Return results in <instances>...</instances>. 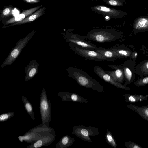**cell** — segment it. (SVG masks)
Returning <instances> with one entry per match:
<instances>
[{
    "instance_id": "obj_15",
    "label": "cell",
    "mask_w": 148,
    "mask_h": 148,
    "mask_svg": "<svg viewBox=\"0 0 148 148\" xmlns=\"http://www.w3.org/2000/svg\"><path fill=\"white\" fill-rule=\"evenodd\" d=\"M95 51L106 58L108 61L114 62L116 59L122 58L111 48H98Z\"/></svg>"
},
{
    "instance_id": "obj_25",
    "label": "cell",
    "mask_w": 148,
    "mask_h": 148,
    "mask_svg": "<svg viewBox=\"0 0 148 148\" xmlns=\"http://www.w3.org/2000/svg\"><path fill=\"white\" fill-rule=\"evenodd\" d=\"M105 3L109 5L116 7L123 6V2L121 0H103Z\"/></svg>"
},
{
    "instance_id": "obj_9",
    "label": "cell",
    "mask_w": 148,
    "mask_h": 148,
    "mask_svg": "<svg viewBox=\"0 0 148 148\" xmlns=\"http://www.w3.org/2000/svg\"><path fill=\"white\" fill-rule=\"evenodd\" d=\"M94 71L100 78L105 81L110 83L115 86L123 89L130 91V88L122 85L114 79L101 67L96 66H94Z\"/></svg>"
},
{
    "instance_id": "obj_1",
    "label": "cell",
    "mask_w": 148,
    "mask_h": 148,
    "mask_svg": "<svg viewBox=\"0 0 148 148\" xmlns=\"http://www.w3.org/2000/svg\"><path fill=\"white\" fill-rule=\"evenodd\" d=\"M68 76L74 79L82 86L90 88L99 92L104 93L103 86L96 80L82 70L73 66L66 69Z\"/></svg>"
},
{
    "instance_id": "obj_14",
    "label": "cell",
    "mask_w": 148,
    "mask_h": 148,
    "mask_svg": "<svg viewBox=\"0 0 148 148\" xmlns=\"http://www.w3.org/2000/svg\"><path fill=\"white\" fill-rule=\"evenodd\" d=\"M58 95L64 101L85 103L89 102L87 100L75 93L62 92L58 94Z\"/></svg>"
},
{
    "instance_id": "obj_5",
    "label": "cell",
    "mask_w": 148,
    "mask_h": 148,
    "mask_svg": "<svg viewBox=\"0 0 148 148\" xmlns=\"http://www.w3.org/2000/svg\"><path fill=\"white\" fill-rule=\"evenodd\" d=\"M90 9L94 12L103 16L106 21L111 19L121 18L128 13L125 11L103 5H95L91 7Z\"/></svg>"
},
{
    "instance_id": "obj_21",
    "label": "cell",
    "mask_w": 148,
    "mask_h": 148,
    "mask_svg": "<svg viewBox=\"0 0 148 148\" xmlns=\"http://www.w3.org/2000/svg\"><path fill=\"white\" fill-rule=\"evenodd\" d=\"M22 99L26 111L33 120H34L35 117L32 106L27 99L24 96H22Z\"/></svg>"
},
{
    "instance_id": "obj_24",
    "label": "cell",
    "mask_w": 148,
    "mask_h": 148,
    "mask_svg": "<svg viewBox=\"0 0 148 148\" xmlns=\"http://www.w3.org/2000/svg\"><path fill=\"white\" fill-rule=\"evenodd\" d=\"M105 136V140L107 142L113 147L116 148L117 147L116 143L113 135L110 131L107 130Z\"/></svg>"
},
{
    "instance_id": "obj_31",
    "label": "cell",
    "mask_w": 148,
    "mask_h": 148,
    "mask_svg": "<svg viewBox=\"0 0 148 148\" xmlns=\"http://www.w3.org/2000/svg\"><path fill=\"white\" fill-rule=\"evenodd\" d=\"M121 0L124 3H125V4H126V3H127L125 1L126 0Z\"/></svg>"
},
{
    "instance_id": "obj_27",
    "label": "cell",
    "mask_w": 148,
    "mask_h": 148,
    "mask_svg": "<svg viewBox=\"0 0 148 148\" xmlns=\"http://www.w3.org/2000/svg\"><path fill=\"white\" fill-rule=\"evenodd\" d=\"M15 114L13 112L5 113L0 115V122L5 121L12 117Z\"/></svg>"
},
{
    "instance_id": "obj_23",
    "label": "cell",
    "mask_w": 148,
    "mask_h": 148,
    "mask_svg": "<svg viewBox=\"0 0 148 148\" xmlns=\"http://www.w3.org/2000/svg\"><path fill=\"white\" fill-rule=\"evenodd\" d=\"M14 7L12 5H9L4 7L1 13L0 21L3 19L8 17L12 14Z\"/></svg>"
},
{
    "instance_id": "obj_32",
    "label": "cell",
    "mask_w": 148,
    "mask_h": 148,
    "mask_svg": "<svg viewBox=\"0 0 148 148\" xmlns=\"http://www.w3.org/2000/svg\"></svg>"
},
{
    "instance_id": "obj_16",
    "label": "cell",
    "mask_w": 148,
    "mask_h": 148,
    "mask_svg": "<svg viewBox=\"0 0 148 148\" xmlns=\"http://www.w3.org/2000/svg\"><path fill=\"white\" fill-rule=\"evenodd\" d=\"M134 29L137 31L148 30V16H140L136 19L133 23Z\"/></svg>"
},
{
    "instance_id": "obj_28",
    "label": "cell",
    "mask_w": 148,
    "mask_h": 148,
    "mask_svg": "<svg viewBox=\"0 0 148 148\" xmlns=\"http://www.w3.org/2000/svg\"><path fill=\"white\" fill-rule=\"evenodd\" d=\"M124 145L127 148H143L140 145L132 141H127L125 142Z\"/></svg>"
},
{
    "instance_id": "obj_30",
    "label": "cell",
    "mask_w": 148,
    "mask_h": 148,
    "mask_svg": "<svg viewBox=\"0 0 148 148\" xmlns=\"http://www.w3.org/2000/svg\"><path fill=\"white\" fill-rule=\"evenodd\" d=\"M25 2L28 3L34 4L40 2V0H22Z\"/></svg>"
},
{
    "instance_id": "obj_12",
    "label": "cell",
    "mask_w": 148,
    "mask_h": 148,
    "mask_svg": "<svg viewBox=\"0 0 148 148\" xmlns=\"http://www.w3.org/2000/svg\"><path fill=\"white\" fill-rule=\"evenodd\" d=\"M46 9L45 7H41L32 14L26 17L23 20L16 22L9 25L4 26L3 28H5L9 27L21 25L30 22L38 18L45 13V10Z\"/></svg>"
},
{
    "instance_id": "obj_4",
    "label": "cell",
    "mask_w": 148,
    "mask_h": 148,
    "mask_svg": "<svg viewBox=\"0 0 148 148\" xmlns=\"http://www.w3.org/2000/svg\"><path fill=\"white\" fill-rule=\"evenodd\" d=\"M35 33L34 31L31 32L24 38L20 39L17 42L16 45L12 49L9 55L1 65L3 68L8 65H10L19 56L23 48Z\"/></svg>"
},
{
    "instance_id": "obj_2",
    "label": "cell",
    "mask_w": 148,
    "mask_h": 148,
    "mask_svg": "<svg viewBox=\"0 0 148 148\" xmlns=\"http://www.w3.org/2000/svg\"><path fill=\"white\" fill-rule=\"evenodd\" d=\"M120 33L113 28H107L93 29L87 34L86 38L90 41L100 43L116 40Z\"/></svg>"
},
{
    "instance_id": "obj_6",
    "label": "cell",
    "mask_w": 148,
    "mask_h": 148,
    "mask_svg": "<svg viewBox=\"0 0 148 148\" xmlns=\"http://www.w3.org/2000/svg\"><path fill=\"white\" fill-rule=\"evenodd\" d=\"M51 109L50 102L47 99L45 90L44 88L41 94L40 105L42 123L41 125H42L41 126L45 125L47 127H50L49 125L51 121Z\"/></svg>"
},
{
    "instance_id": "obj_10",
    "label": "cell",
    "mask_w": 148,
    "mask_h": 148,
    "mask_svg": "<svg viewBox=\"0 0 148 148\" xmlns=\"http://www.w3.org/2000/svg\"><path fill=\"white\" fill-rule=\"evenodd\" d=\"M108 66L114 70H106V72L116 81L121 84L123 83L125 79L123 66L110 64Z\"/></svg>"
},
{
    "instance_id": "obj_20",
    "label": "cell",
    "mask_w": 148,
    "mask_h": 148,
    "mask_svg": "<svg viewBox=\"0 0 148 148\" xmlns=\"http://www.w3.org/2000/svg\"><path fill=\"white\" fill-rule=\"evenodd\" d=\"M123 66V69L124 75L126 82L124 84L125 85L132 82L134 79L132 78V71L128 67L126 62H125Z\"/></svg>"
},
{
    "instance_id": "obj_11",
    "label": "cell",
    "mask_w": 148,
    "mask_h": 148,
    "mask_svg": "<svg viewBox=\"0 0 148 148\" xmlns=\"http://www.w3.org/2000/svg\"><path fill=\"white\" fill-rule=\"evenodd\" d=\"M42 6V5H41L35 7L27 10H23L22 12L19 15L7 20L5 23L4 26L7 25L23 20Z\"/></svg>"
},
{
    "instance_id": "obj_26",
    "label": "cell",
    "mask_w": 148,
    "mask_h": 148,
    "mask_svg": "<svg viewBox=\"0 0 148 148\" xmlns=\"http://www.w3.org/2000/svg\"><path fill=\"white\" fill-rule=\"evenodd\" d=\"M135 85L138 87L148 84V76L138 79L134 82Z\"/></svg>"
},
{
    "instance_id": "obj_18",
    "label": "cell",
    "mask_w": 148,
    "mask_h": 148,
    "mask_svg": "<svg viewBox=\"0 0 148 148\" xmlns=\"http://www.w3.org/2000/svg\"><path fill=\"white\" fill-rule=\"evenodd\" d=\"M123 96L125 102L133 103L141 102L146 100L148 98V94L146 95H141L125 94L123 95Z\"/></svg>"
},
{
    "instance_id": "obj_17",
    "label": "cell",
    "mask_w": 148,
    "mask_h": 148,
    "mask_svg": "<svg viewBox=\"0 0 148 148\" xmlns=\"http://www.w3.org/2000/svg\"><path fill=\"white\" fill-rule=\"evenodd\" d=\"M126 106L136 112L141 117L148 122V105L140 106L130 104L127 105Z\"/></svg>"
},
{
    "instance_id": "obj_13",
    "label": "cell",
    "mask_w": 148,
    "mask_h": 148,
    "mask_svg": "<svg viewBox=\"0 0 148 148\" xmlns=\"http://www.w3.org/2000/svg\"><path fill=\"white\" fill-rule=\"evenodd\" d=\"M39 64L34 59L31 60L25 70V82L29 81L34 77L38 73Z\"/></svg>"
},
{
    "instance_id": "obj_19",
    "label": "cell",
    "mask_w": 148,
    "mask_h": 148,
    "mask_svg": "<svg viewBox=\"0 0 148 148\" xmlns=\"http://www.w3.org/2000/svg\"><path fill=\"white\" fill-rule=\"evenodd\" d=\"M75 141L74 138L69 135L65 136L56 144V147L58 148H67L71 146Z\"/></svg>"
},
{
    "instance_id": "obj_8",
    "label": "cell",
    "mask_w": 148,
    "mask_h": 148,
    "mask_svg": "<svg viewBox=\"0 0 148 148\" xmlns=\"http://www.w3.org/2000/svg\"><path fill=\"white\" fill-rule=\"evenodd\" d=\"M70 49L75 54L85 58V60L108 61V60L103 56L94 51L82 49L76 47H70Z\"/></svg>"
},
{
    "instance_id": "obj_7",
    "label": "cell",
    "mask_w": 148,
    "mask_h": 148,
    "mask_svg": "<svg viewBox=\"0 0 148 148\" xmlns=\"http://www.w3.org/2000/svg\"><path fill=\"white\" fill-rule=\"evenodd\" d=\"M72 134H74L82 140L92 142L90 136L94 137L98 135V130L96 127L79 125L74 126L72 129Z\"/></svg>"
},
{
    "instance_id": "obj_22",
    "label": "cell",
    "mask_w": 148,
    "mask_h": 148,
    "mask_svg": "<svg viewBox=\"0 0 148 148\" xmlns=\"http://www.w3.org/2000/svg\"><path fill=\"white\" fill-rule=\"evenodd\" d=\"M39 137L37 134L32 132L30 134H25L23 136H19L18 138L21 142H22L23 140H25L27 142H33L38 140Z\"/></svg>"
},
{
    "instance_id": "obj_3",
    "label": "cell",
    "mask_w": 148,
    "mask_h": 148,
    "mask_svg": "<svg viewBox=\"0 0 148 148\" xmlns=\"http://www.w3.org/2000/svg\"><path fill=\"white\" fill-rule=\"evenodd\" d=\"M66 41L70 47H76L78 48L94 51L99 47L95 45L86 40L85 37L72 32H66L64 35Z\"/></svg>"
},
{
    "instance_id": "obj_29",
    "label": "cell",
    "mask_w": 148,
    "mask_h": 148,
    "mask_svg": "<svg viewBox=\"0 0 148 148\" xmlns=\"http://www.w3.org/2000/svg\"><path fill=\"white\" fill-rule=\"evenodd\" d=\"M141 68V71L145 75L146 73H148V60L145 62Z\"/></svg>"
}]
</instances>
